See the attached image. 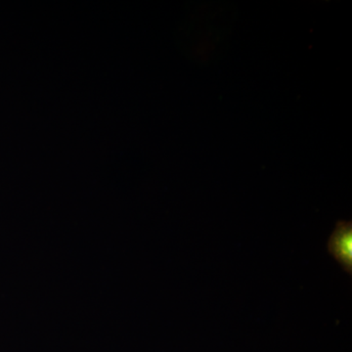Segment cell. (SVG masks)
I'll return each instance as SVG.
<instances>
[{"label":"cell","mask_w":352,"mask_h":352,"mask_svg":"<svg viewBox=\"0 0 352 352\" xmlns=\"http://www.w3.org/2000/svg\"><path fill=\"white\" fill-rule=\"evenodd\" d=\"M328 251L347 274L352 273V223L339 221L328 242Z\"/></svg>","instance_id":"6da1fadb"}]
</instances>
